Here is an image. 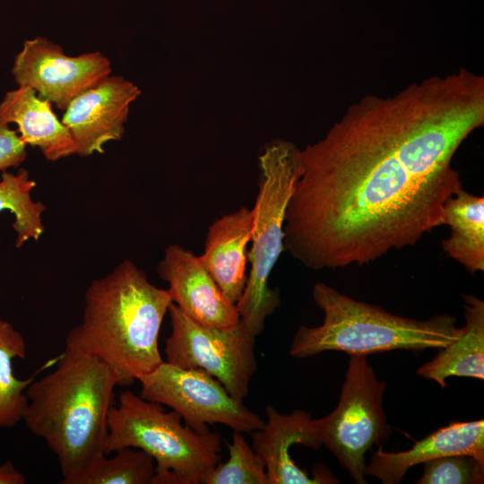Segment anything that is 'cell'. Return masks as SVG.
<instances>
[{
    "mask_svg": "<svg viewBox=\"0 0 484 484\" xmlns=\"http://www.w3.org/2000/svg\"><path fill=\"white\" fill-rule=\"evenodd\" d=\"M267 421L262 428L251 432L252 447L264 461L268 484L338 483L324 467L316 469L310 477L293 461L290 448L302 445L312 449L320 447L310 414L295 410L290 414L278 412L272 405L265 408Z\"/></svg>",
    "mask_w": 484,
    "mask_h": 484,
    "instance_id": "obj_13",
    "label": "cell"
},
{
    "mask_svg": "<svg viewBox=\"0 0 484 484\" xmlns=\"http://www.w3.org/2000/svg\"><path fill=\"white\" fill-rule=\"evenodd\" d=\"M171 303L168 290L124 260L89 285L82 319L68 333L65 347L96 356L112 370L117 385L128 386L163 361L158 340Z\"/></svg>",
    "mask_w": 484,
    "mask_h": 484,
    "instance_id": "obj_3",
    "label": "cell"
},
{
    "mask_svg": "<svg viewBox=\"0 0 484 484\" xmlns=\"http://www.w3.org/2000/svg\"><path fill=\"white\" fill-rule=\"evenodd\" d=\"M27 157L26 144L0 117V171L17 168Z\"/></svg>",
    "mask_w": 484,
    "mask_h": 484,
    "instance_id": "obj_24",
    "label": "cell"
},
{
    "mask_svg": "<svg viewBox=\"0 0 484 484\" xmlns=\"http://www.w3.org/2000/svg\"><path fill=\"white\" fill-rule=\"evenodd\" d=\"M220 445L218 433H198L175 411L125 390L110 409L104 453L138 448L153 458L155 472L173 471L186 484H198L220 462Z\"/></svg>",
    "mask_w": 484,
    "mask_h": 484,
    "instance_id": "obj_6",
    "label": "cell"
},
{
    "mask_svg": "<svg viewBox=\"0 0 484 484\" xmlns=\"http://www.w3.org/2000/svg\"><path fill=\"white\" fill-rule=\"evenodd\" d=\"M16 358H26L24 337L11 323L0 319V428H13L22 420L26 391L38 374L27 379L15 377L13 361Z\"/></svg>",
    "mask_w": 484,
    "mask_h": 484,
    "instance_id": "obj_19",
    "label": "cell"
},
{
    "mask_svg": "<svg viewBox=\"0 0 484 484\" xmlns=\"http://www.w3.org/2000/svg\"><path fill=\"white\" fill-rule=\"evenodd\" d=\"M465 325L462 334L437 355L419 367L417 375L446 387L449 376L484 379V302L473 295H463Z\"/></svg>",
    "mask_w": 484,
    "mask_h": 484,
    "instance_id": "obj_17",
    "label": "cell"
},
{
    "mask_svg": "<svg viewBox=\"0 0 484 484\" xmlns=\"http://www.w3.org/2000/svg\"><path fill=\"white\" fill-rule=\"evenodd\" d=\"M385 381L377 380L365 355L352 354L337 407L327 416L313 419L320 441L358 484H366L365 454L385 441L391 428L383 410Z\"/></svg>",
    "mask_w": 484,
    "mask_h": 484,
    "instance_id": "obj_7",
    "label": "cell"
},
{
    "mask_svg": "<svg viewBox=\"0 0 484 484\" xmlns=\"http://www.w3.org/2000/svg\"><path fill=\"white\" fill-rule=\"evenodd\" d=\"M452 454H470L484 462V420L451 422L402 452H384L379 444L364 469L384 484H397L419 463Z\"/></svg>",
    "mask_w": 484,
    "mask_h": 484,
    "instance_id": "obj_14",
    "label": "cell"
},
{
    "mask_svg": "<svg viewBox=\"0 0 484 484\" xmlns=\"http://www.w3.org/2000/svg\"><path fill=\"white\" fill-rule=\"evenodd\" d=\"M157 271L169 284L172 302L194 322L224 330L239 324L236 305L227 299L192 251L177 244L169 245Z\"/></svg>",
    "mask_w": 484,
    "mask_h": 484,
    "instance_id": "obj_12",
    "label": "cell"
},
{
    "mask_svg": "<svg viewBox=\"0 0 484 484\" xmlns=\"http://www.w3.org/2000/svg\"><path fill=\"white\" fill-rule=\"evenodd\" d=\"M168 313L171 333L165 343L166 361L203 370L216 378L232 397L243 402L257 368L255 337L240 321L229 330L202 325L173 302Z\"/></svg>",
    "mask_w": 484,
    "mask_h": 484,
    "instance_id": "obj_8",
    "label": "cell"
},
{
    "mask_svg": "<svg viewBox=\"0 0 484 484\" xmlns=\"http://www.w3.org/2000/svg\"><path fill=\"white\" fill-rule=\"evenodd\" d=\"M299 151L293 143L278 139L265 144L258 159V192L247 253L250 272L236 304L240 323L255 337L281 303L279 290L269 288L268 280L284 251L285 215L299 173Z\"/></svg>",
    "mask_w": 484,
    "mask_h": 484,
    "instance_id": "obj_5",
    "label": "cell"
},
{
    "mask_svg": "<svg viewBox=\"0 0 484 484\" xmlns=\"http://www.w3.org/2000/svg\"><path fill=\"white\" fill-rule=\"evenodd\" d=\"M312 295L324 312V321L316 327L301 325L298 329L290 349V354L297 359L327 350L367 356L394 350L441 349L463 333L454 315L442 314L416 320L393 315L323 282L314 285Z\"/></svg>",
    "mask_w": 484,
    "mask_h": 484,
    "instance_id": "obj_4",
    "label": "cell"
},
{
    "mask_svg": "<svg viewBox=\"0 0 484 484\" xmlns=\"http://www.w3.org/2000/svg\"><path fill=\"white\" fill-rule=\"evenodd\" d=\"M117 385L101 359L65 347L55 369L27 388L22 421L56 455L62 484H76L105 454Z\"/></svg>",
    "mask_w": 484,
    "mask_h": 484,
    "instance_id": "obj_2",
    "label": "cell"
},
{
    "mask_svg": "<svg viewBox=\"0 0 484 484\" xmlns=\"http://www.w3.org/2000/svg\"><path fill=\"white\" fill-rule=\"evenodd\" d=\"M114 453L99 457L76 484H152L156 465L150 454L134 447Z\"/></svg>",
    "mask_w": 484,
    "mask_h": 484,
    "instance_id": "obj_21",
    "label": "cell"
},
{
    "mask_svg": "<svg viewBox=\"0 0 484 484\" xmlns=\"http://www.w3.org/2000/svg\"><path fill=\"white\" fill-rule=\"evenodd\" d=\"M418 484H480L484 462L470 454H452L423 462Z\"/></svg>",
    "mask_w": 484,
    "mask_h": 484,
    "instance_id": "obj_23",
    "label": "cell"
},
{
    "mask_svg": "<svg viewBox=\"0 0 484 484\" xmlns=\"http://www.w3.org/2000/svg\"><path fill=\"white\" fill-rule=\"evenodd\" d=\"M111 72V62L102 53L67 56L61 46L42 37L24 41L12 68L18 86L31 88L62 110Z\"/></svg>",
    "mask_w": 484,
    "mask_h": 484,
    "instance_id": "obj_10",
    "label": "cell"
},
{
    "mask_svg": "<svg viewBox=\"0 0 484 484\" xmlns=\"http://www.w3.org/2000/svg\"><path fill=\"white\" fill-rule=\"evenodd\" d=\"M51 103L27 86L8 91L0 103V117L18 126L26 145L38 147L46 160L56 161L76 154V143Z\"/></svg>",
    "mask_w": 484,
    "mask_h": 484,
    "instance_id": "obj_16",
    "label": "cell"
},
{
    "mask_svg": "<svg viewBox=\"0 0 484 484\" xmlns=\"http://www.w3.org/2000/svg\"><path fill=\"white\" fill-rule=\"evenodd\" d=\"M140 94L135 84L110 74L74 98L62 122L76 143V154L103 153L108 143L121 140L130 104Z\"/></svg>",
    "mask_w": 484,
    "mask_h": 484,
    "instance_id": "obj_11",
    "label": "cell"
},
{
    "mask_svg": "<svg viewBox=\"0 0 484 484\" xmlns=\"http://www.w3.org/2000/svg\"><path fill=\"white\" fill-rule=\"evenodd\" d=\"M484 125V76L466 69L365 96L299 151L284 250L307 268L363 265L444 225L452 160Z\"/></svg>",
    "mask_w": 484,
    "mask_h": 484,
    "instance_id": "obj_1",
    "label": "cell"
},
{
    "mask_svg": "<svg viewBox=\"0 0 484 484\" xmlns=\"http://www.w3.org/2000/svg\"><path fill=\"white\" fill-rule=\"evenodd\" d=\"M253 212L247 207L225 214L208 229L203 265L215 281L223 295L237 304L244 291L247 276L246 246L250 242Z\"/></svg>",
    "mask_w": 484,
    "mask_h": 484,
    "instance_id": "obj_15",
    "label": "cell"
},
{
    "mask_svg": "<svg viewBox=\"0 0 484 484\" xmlns=\"http://www.w3.org/2000/svg\"><path fill=\"white\" fill-rule=\"evenodd\" d=\"M26 478L11 461L0 464V484H25Z\"/></svg>",
    "mask_w": 484,
    "mask_h": 484,
    "instance_id": "obj_25",
    "label": "cell"
},
{
    "mask_svg": "<svg viewBox=\"0 0 484 484\" xmlns=\"http://www.w3.org/2000/svg\"><path fill=\"white\" fill-rule=\"evenodd\" d=\"M36 182L26 169L13 174L2 172L0 179V212L9 211L14 216L15 246L21 247L29 239L38 241L44 232L42 213L46 210L40 201H34L31 192Z\"/></svg>",
    "mask_w": 484,
    "mask_h": 484,
    "instance_id": "obj_20",
    "label": "cell"
},
{
    "mask_svg": "<svg viewBox=\"0 0 484 484\" xmlns=\"http://www.w3.org/2000/svg\"><path fill=\"white\" fill-rule=\"evenodd\" d=\"M444 251L471 273L484 271V197L461 188L444 207Z\"/></svg>",
    "mask_w": 484,
    "mask_h": 484,
    "instance_id": "obj_18",
    "label": "cell"
},
{
    "mask_svg": "<svg viewBox=\"0 0 484 484\" xmlns=\"http://www.w3.org/2000/svg\"><path fill=\"white\" fill-rule=\"evenodd\" d=\"M229 459L218 462L201 480L203 484H268L265 465L241 432L227 445Z\"/></svg>",
    "mask_w": 484,
    "mask_h": 484,
    "instance_id": "obj_22",
    "label": "cell"
},
{
    "mask_svg": "<svg viewBox=\"0 0 484 484\" xmlns=\"http://www.w3.org/2000/svg\"><path fill=\"white\" fill-rule=\"evenodd\" d=\"M138 381L143 398L169 407L198 433L210 431L208 425L212 424H223L241 433H251L264 425L258 414L232 397L216 378L203 370L184 368L163 360Z\"/></svg>",
    "mask_w": 484,
    "mask_h": 484,
    "instance_id": "obj_9",
    "label": "cell"
}]
</instances>
